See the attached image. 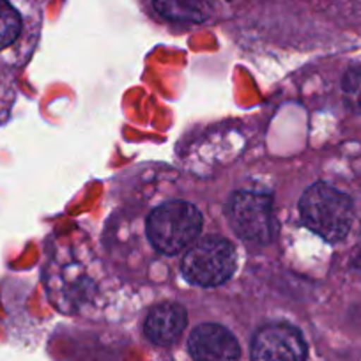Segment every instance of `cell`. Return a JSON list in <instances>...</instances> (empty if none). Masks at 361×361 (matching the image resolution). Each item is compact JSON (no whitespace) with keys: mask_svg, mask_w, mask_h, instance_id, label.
<instances>
[{"mask_svg":"<svg viewBox=\"0 0 361 361\" xmlns=\"http://www.w3.org/2000/svg\"><path fill=\"white\" fill-rule=\"evenodd\" d=\"M300 211L307 227L331 243L345 238L353 224L349 197L324 183H317L303 193Z\"/></svg>","mask_w":361,"mask_h":361,"instance_id":"cell-1","label":"cell"},{"mask_svg":"<svg viewBox=\"0 0 361 361\" xmlns=\"http://www.w3.org/2000/svg\"><path fill=\"white\" fill-rule=\"evenodd\" d=\"M202 231V214L193 204L166 202L156 207L147 220V235L152 245L166 255L185 252Z\"/></svg>","mask_w":361,"mask_h":361,"instance_id":"cell-2","label":"cell"},{"mask_svg":"<svg viewBox=\"0 0 361 361\" xmlns=\"http://www.w3.org/2000/svg\"><path fill=\"white\" fill-rule=\"evenodd\" d=\"M235 269V250L227 239L209 235L193 243L183 260L186 280L200 287L227 282Z\"/></svg>","mask_w":361,"mask_h":361,"instance_id":"cell-3","label":"cell"},{"mask_svg":"<svg viewBox=\"0 0 361 361\" xmlns=\"http://www.w3.org/2000/svg\"><path fill=\"white\" fill-rule=\"evenodd\" d=\"M228 218L234 231L246 241L264 245L275 234L273 202L267 195L252 192L235 193L228 206Z\"/></svg>","mask_w":361,"mask_h":361,"instance_id":"cell-4","label":"cell"},{"mask_svg":"<svg viewBox=\"0 0 361 361\" xmlns=\"http://www.w3.org/2000/svg\"><path fill=\"white\" fill-rule=\"evenodd\" d=\"M253 361H305L307 343L296 328L269 324L257 331L252 342Z\"/></svg>","mask_w":361,"mask_h":361,"instance_id":"cell-5","label":"cell"},{"mask_svg":"<svg viewBox=\"0 0 361 361\" xmlns=\"http://www.w3.org/2000/svg\"><path fill=\"white\" fill-rule=\"evenodd\" d=\"M190 354L195 361H238L239 343L227 328L202 324L190 336Z\"/></svg>","mask_w":361,"mask_h":361,"instance_id":"cell-6","label":"cell"},{"mask_svg":"<svg viewBox=\"0 0 361 361\" xmlns=\"http://www.w3.org/2000/svg\"><path fill=\"white\" fill-rule=\"evenodd\" d=\"M186 326V310L177 303H163L152 308L145 321V335L156 345H170Z\"/></svg>","mask_w":361,"mask_h":361,"instance_id":"cell-7","label":"cell"},{"mask_svg":"<svg viewBox=\"0 0 361 361\" xmlns=\"http://www.w3.org/2000/svg\"><path fill=\"white\" fill-rule=\"evenodd\" d=\"M163 18L177 23H200L209 18L211 0H152Z\"/></svg>","mask_w":361,"mask_h":361,"instance_id":"cell-8","label":"cell"},{"mask_svg":"<svg viewBox=\"0 0 361 361\" xmlns=\"http://www.w3.org/2000/svg\"><path fill=\"white\" fill-rule=\"evenodd\" d=\"M22 32V16L9 4L0 0V50L11 47Z\"/></svg>","mask_w":361,"mask_h":361,"instance_id":"cell-9","label":"cell"},{"mask_svg":"<svg viewBox=\"0 0 361 361\" xmlns=\"http://www.w3.org/2000/svg\"><path fill=\"white\" fill-rule=\"evenodd\" d=\"M343 98L347 106L361 114V68H353L343 76Z\"/></svg>","mask_w":361,"mask_h":361,"instance_id":"cell-10","label":"cell"}]
</instances>
